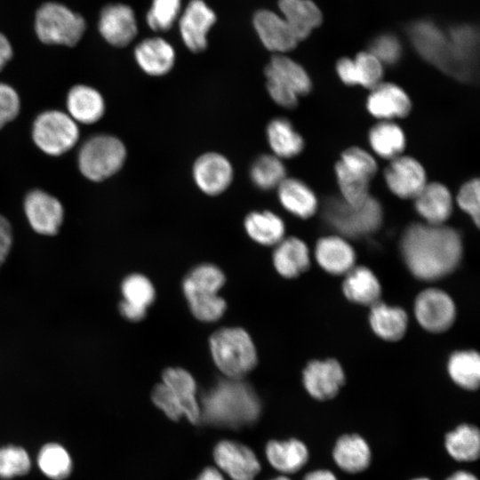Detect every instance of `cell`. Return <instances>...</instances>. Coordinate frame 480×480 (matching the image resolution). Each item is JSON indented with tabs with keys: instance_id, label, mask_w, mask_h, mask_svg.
<instances>
[{
	"instance_id": "6da1fadb",
	"label": "cell",
	"mask_w": 480,
	"mask_h": 480,
	"mask_svg": "<svg viewBox=\"0 0 480 480\" xmlns=\"http://www.w3.org/2000/svg\"><path fill=\"white\" fill-rule=\"evenodd\" d=\"M400 251L416 278L435 281L457 268L462 257V241L457 230L444 224L415 223L403 233Z\"/></svg>"
},
{
	"instance_id": "7a4b0ae2",
	"label": "cell",
	"mask_w": 480,
	"mask_h": 480,
	"mask_svg": "<svg viewBox=\"0 0 480 480\" xmlns=\"http://www.w3.org/2000/svg\"><path fill=\"white\" fill-rule=\"evenodd\" d=\"M199 404L200 420L232 428L255 422L261 409L258 396L243 379L220 380L202 396Z\"/></svg>"
},
{
	"instance_id": "3957f363",
	"label": "cell",
	"mask_w": 480,
	"mask_h": 480,
	"mask_svg": "<svg viewBox=\"0 0 480 480\" xmlns=\"http://www.w3.org/2000/svg\"><path fill=\"white\" fill-rule=\"evenodd\" d=\"M226 278L221 269L210 263L192 268L182 283V290L192 315L202 322H214L224 314L227 304L218 292Z\"/></svg>"
},
{
	"instance_id": "277c9868",
	"label": "cell",
	"mask_w": 480,
	"mask_h": 480,
	"mask_svg": "<svg viewBox=\"0 0 480 480\" xmlns=\"http://www.w3.org/2000/svg\"><path fill=\"white\" fill-rule=\"evenodd\" d=\"M209 343L213 362L226 378L243 379L257 364L254 343L243 328H220L211 335Z\"/></svg>"
},
{
	"instance_id": "5b68a950",
	"label": "cell",
	"mask_w": 480,
	"mask_h": 480,
	"mask_svg": "<svg viewBox=\"0 0 480 480\" xmlns=\"http://www.w3.org/2000/svg\"><path fill=\"white\" fill-rule=\"evenodd\" d=\"M85 30L84 18L62 3L44 2L35 12L34 31L44 44L73 47Z\"/></svg>"
},
{
	"instance_id": "8992f818",
	"label": "cell",
	"mask_w": 480,
	"mask_h": 480,
	"mask_svg": "<svg viewBox=\"0 0 480 480\" xmlns=\"http://www.w3.org/2000/svg\"><path fill=\"white\" fill-rule=\"evenodd\" d=\"M327 225L340 234L357 238L372 234L380 227L383 212L378 200L371 196L360 205H352L342 198L330 197L323 207Z\"/></svg>"
},
{
	"instance_id": "52a82bcc",
	"label": "cell",
	"mask_w": 480,
	"mask_h": 480,
	"mask_svg": "<svg viewBox=\"0 0 480 480\" xmlns=\"http://www.w3.org/2000/svg\"><path fill=\"white\" fill-rule=\"evenodd\" d=\"M126 155V148L120 139L110 134H96L80 147L78 169L86 179L102 181L123 167Z\"/></svg>"
},
{
	"instance_id": "ba28073f",
	"label": "cell",
	"mask_w": 480,
	"mask_h": 480,
	"mask_svg": "<svg viewBox=\"0 0 480 480\" xmlns=\"http://www.w3.org/2000/svg\"><path fill=\"white\" fill-rule=\"evenodd\" d=\"M267 90L279 106L292 108L308 94L311 80L302 66L284 55H274L265 68Z\"/></svg>"
},
{
	"instance_id": "9c48e42d",
	"label": "cell",
	"mask_w": 480,
	"mask_h": 480,
	"mask_svg": "<svg viewBox=\"0 0 480 480\" xmlns=\"http://www.w3.org/2000/svg\"><path fill=\"white\" fill-rule=\"evenodd\" d=\"M68 113L51 109L40 113L33 122L32 139L44 154L61 156L79 140V128Z\"/></svg>"
},
{
	"instance_id": "30bf717a",
	"label": "cell",
	"mask_w": 480,
	"mask_h": 480,
	"mask_svg": "<svg viewBox=\"0 0 480 480\" xmlns=\"http://www.w3.org/2000/svg\"><path fill=\"white\" fill-rule=\"evenodd\" d=\"M447 36L448 57L444 72L460 81H470L477 60V31L472 26L459 25Z\"/></svg>"
},
{
	"instance_id": "8fae6325",
	"label": "cell",
	"mask_w": 480,
	"mask_h": 480,
	"mask_svg": "<svg viewBox=\"0 0 480 480\" xmlns=\"http://www.w3.org/2000/svg\"><path fill=\"white\" fill-rule=\"evenodd\" d=\"M414 314L423 329L438 333L452 326L456 309L453 300L446 292L429 288L422 291L416 297Z\"/></svg>"
},
{
	"instance_id": "7c38bea8",
	"label": "cell",
	"mask_w": 480,
	"mask_h": 480,
	"mask_svg": "<svg viewBox=\"0 0 480 480\" xmlns=\"http://www.w3.org/2000/svg\"><path fill=\"white\" fill-rule=\"evenodd\" d=\"M24 212L31 228L47 236L58 233L64 217L61 203L42 189H34L26 195Z\"/></svg>"
},
{
	"instance_id": "4fadbf2b",
	"label": "cell",
	"mask_w": 480,
	"mask_h": 480,
	"mask_svg": "<svg viewBox=\"0 0 480 480\" xmlns=\"http://www.w3.org/2000/svg\"><path fill=\"white\" fill-rule=\"evenodd\" d=\"M213 458L219 468L233 480H253L260 470L253 451L237 442H219L214 447Z\"/></svg>"
},
{
	"instance_id": "5bb4252c",
	"label": "cell",
	"mask_w": 480,
	"mask_h": 480,
	"mask_svg": "<svg viewBox=\"0 0 480 480\" xmlns=\"http://www.w3.org/2000/svg\"><path fill=\"white\" fill-rule=\"evenodd\" d=\"M192 175L202 192L209 196H218L230 186L234 172L226 156L217 152H207L195 161Z\"/></svg>"
},
{
	"instance_id": "9a60e30c",
	"label": "cell",
	"mask_w": 480,
	"mask_h": 480,
	"mask_svg": "<svg viewBox=\"0 0 480 480\" xmlns=\"http://www.w3.org/2000/svg\"><path fill=\"white\" fill-rule=\"evenodd\" d=\"M303 384L308 393L317 400L334 397L345 381L344 371L335 359L310 361L303 371Z\"/></svg>"
},
{
	"instance_id": "2e32d148",
	"label": "cell",
	"mask_w": 480,
	"mask_h": 480,
	"mask_svg": "<svg viewBox=\"0 0 480 480\" xmlns=\"http://www.w3.org/2000/svg\"><path fill=\"white\" fill-rule=\"evenodd\" d=\"M98 29L103 39L116 47L128 45L137 35V23L132 9L124 4H110L102 8Z\"/></svg>"
},
{
	"instance_id": "e0dca14e",
	"label": "cell",
	"mask_w": 480,
	"mask_h": 480,
	"mask_svg": "<svg viewBox=\"0 0 480 480\" xmlns=\"http://www.w3.org/2000/svg\"><path fill=\"white\" fill-rule=\"evenodd\" d=\"M384 178L388 188L401 198H414L426 185L424 168L410 156L395 157Z\"/></svg>"
},
{
	"instance_id": "ac0fdd59",
	"label": "cell",
	"mask_w": 480,
	"mask_h": 480,
	"mask_svg": "<svg viewBox=\"0 0 480 480\" xmlns=\"http://www.w3.org/2000/svg\"><path fill=\"white\" fill-rule=\"evenodd\" d=\"M409 36L421 57L444 72L448 57V36L438 26L428 20L414 22Z\"/></svg>"
},
{
	"instance_id": "d6986e66",
	"label": "cell",
	"mask_w": 480,
	"mask_h": 480,
	"mask_svg": "<svg viewBox=\"0 0 480 480\" xmlns=\"http://www.w3.org/2000/svg\"><path fill=\"white\" fill-rule=\"evenodd\" d=\"M216 16L203 0H192L180 21V34L186 46L193 52L206 48V36L214 24Z\"/></svg>"
},
{
	"instance_id": "ffe728a7",
	"label": "cell",
	"mask_w": 480,
	"mask_h": 480,
	"mask_svg": "<svg viewBox=\"0 0 480 480\" xmlns=\"http://www.w3.org/2000/svg\"><path fill=\"white\" fill-rule=\"evenodd\" d=\"M162 380L181 408L184 417L193 424L198 423L201 418L200 404L192 375L182 368L169 367L163 372Z\"/></svg>"
},
{
	"instance_id": "44dd1931",
	"label": "cell",
	"mask_w": 480,
	"mask_h": 480,
	"mask_svg": "<svg viewBox=\"0 0 480 480\" xmlns=\"http://www.w3.org/2000/svg\"><path fill=\"white\" fill-rule=\"evenodd\" d=\"M254 27L264 46L275 52L294 49L299 40L284 19L276 13L262 10L254 16Z\"/></svg>"
},
{
	"instance_id": "7402d4cb",
	"label": "cell",
	"mask_w": 480,
	"mask_h": 480,
	"mask_svg": "<svg viewBox=\"0 0 480 480\" xmlns=\"http://www.w3.org/2000/svg\"><path fill=\"white\" fill-rule=\"evenodd\" d=\"M368 111L375 117H404L411 110V100L405 92L391 84H379L372 89L366 101Z\"/></svg>"
},
{
	"instance_id": "603a6c76",
	"label": "cell",
	"mask_w": 480,
	"mask_h": 480,
	"mask_svg": "<svg viewBox=\"0 0 480 480\" xmlns=\"http://www.w3.org/2000/svg\"><path fill=\"white\" fill-rule=\"evenodd\" d=\"M68 115L76 123L92 124L105 113L103 96L95 88L85 85H74L68 92L66 100Z\"/></svg>"
},
{
	"instance_id": "cb8c5ba5",
	"label": "cell",
	"mask_w": 480,
	"mask_h": 480,
	"mask_svg": "<svg viewBox=\"0 0 480 480\" xmlns=\"http://www.w3.org/2000/svg\"><path fill=\"white\" fill-rule=\"evenodd\" d=\"M315 256L319 266L332 275H346L355 267L354 249L338 236L320 238L316 244Z\"/></svg>"
},
{
	"instance_id": "d4e9b609",
	"label": "cell",
	"mask_w": 480,
	"mask_h": 480,
	"mask_svg": "<svg viewBox=\"0 0 480 480\" xmlns=\"http://www.w3.org/2000/svg\"><path fill=\"white\" fill-rule=\"evenodd\" d=\"M134 57L139 67L153 76L167 74L175 62L173 48L160 37L148 38L140 42L134 50Z\"/></svg>"
},
{
	"instance_id": "484cf974",
	"label": "cell",
	"mask_w": 480,
	"mask_h": 480,
	"mask_svg": "<svg viewBox=\"0 0 480 480\" xmlns=\"http://www.w3.org/2000/svg\"><path fill=\"white\" fill-rule=\"evenodd\" d=\"M417 212L431 225H443L452 212V196L443 184H426L414 197Z\"/></svg>"
},
{
	"instance_id": "4316f807",
	"label": "cell",
	"mask_w": 480,
	"mask_h": 480,
	"mask_svg": "<svg viewBox=\"0 0 480 480\" xmlns=\"http://www.w3.org/2000/svg\"><path fill=\"white\" fill-rule=\"evenodd\" d=\"M273 264L277 273L285 278L299 276L310 265L307 244L294 236L283 238L276 244Z\"/></svg>"
},
{
	"instance_id": "83f0119b",
	"label": "cell",
	"mask_w": 480,
	"mask_h": 480,
	"mask_svg": "<svg viewBox=\"0 0 480 480\" xmlns=\"http://www.w3.org/2000/svg\"><path fill=\"white\" fill-rule=\"evenodd\" d=\"M278 6L299 42L322 22V13L311 0H279Z\"/></svg>"
},
{
	"instance_id": "f1b7e54d",
	"label": "cell",
	"mask_w": 480,
	"mask_h": 480,
	"mask_svg": "<svg viewBox=\"0 0 480 480\" xmlns=\"http://www.w3.org/2000/svg\"><path fill=\"white\" fill-rule=\"evenodd\" d=\"M342 291L351 302L371 307L380 301L381 286L371 269L358 266L346 274Z\"/></svg>"
},
{
	"instance_id": "f546056e",
	"label": "cell",
	"mask_w": 480,
	"mask_h": 480,
	"mask_svg": "<svg viewBox=\"0 0 480 480\" xmlns=\"http://www.w3.org/2000/svg\"><path fill=\"white\" fill-rule=\"evenodd\" d=\"M277 196L283 207L292 215L307 219L317 209V199L312 189L295 178H285L276 188Z\"/></svg>"
},
{
	"instance_id": "4dcf8cb0",
	"label": "cell",
	"mask_w": 480,
	"mask_h": 480,
	"mask_svg": "<svg viewBox=\"0 0 480 480\" xmlns=\"http://www.w3.org/2000/svg\"><path fill=\"white\" fill-rule=\"evenodd\" d=\"M369 323L377 336L388 341H396L407 330L408 317L402 308L378 301L371 306Z\"/></svg>"
},
{
	"instance_id": "1f68e13d",
	"label": "cell",
	"mask_w": 480,
	"mask_h": 480,
	"mask_svg": "<svg viewBox=\"0 0 480 480\" xmlns=\"http://www.w3.org/2000/svg\"><path fill=\"white\" fill-rule=\"evenodd\" d=\"M336 464L348 473L355 474L366 469L371 461V450L366 441L358 435L340 436L333 448Z\"/></svg>"
},
{
	"instance_id": "d6a6232c",
	"label": "cell",
	"mask_w": 480,
	"mask_h": 480,
	"mask_svg": "<svg viewBox=\"0 0 480 480\" xmlns=\"http://www.w3.org/2000/svg\"><path fill=\"white\" fill-rule=\"evenodd\" d=\"M266 456L276 470L292 474L299 471L308 460L307 446L300 440H272L267 444Z\"/></svg>"
},
{
	"instance_id": "836d02e7",
	"label": "cell",
	"mask_w": 480,
	"mask_h": 480,
	"mask_svg": "<svg viewBox=\"0 0 480 480\" xmlns=\"http://www.w3.org/2000/svg\"><path fill=\"white\" fill-rule=\"evenodd\" d=\"M267 139L273 155L280 159L296 156L304 148L302 137L285 118H275L268 123Z\"/></svg>"
},
{
	"instance_id": "e575fe53",
	"label": "cell",
	"mask_w": 480,
	"mask_h": 480,
	"mask_svg": "<svg viewBox=\"0 0 480 480\" xmlns=\"http://www.w3.org/2000/svg\"><path fill=\"white\" fill-rule=\"evenodd\" d=\"M244 228L253 241L266 246L277 244L285 230L282 219L270 211L249 213L244 219Z\"/></svg>"
},
{
	"instance_id": "d590c367",
	"label": "cell",
	"mask_w": 480,
	"mask_h": 480,
	"mask_svg": "<svg viewBox=\"0 0 480 480\" xmlns=\"http://www.w3.org/2000/svg\"><path fill=\"white\" fill-rule=\"evenodd\" d=\"M451 379L460 388L475 390L480 382V358L474 350H460L451 355L447 364Z\"/></svg>"
},
{
	"instance_id": "8d00e7d4",
	"label": "cell",
	"mask_w": 480,
	"mask_h": 480,
	"mask_svg": "<svg viewBox=\"0 0 480 480\" xmlns=\"http://www.w3.org/2000/svg\"><path fill=\"white\" fill-rule=\"evenodd\" d=\"M448 453L459 461L476 460L480 453V434L473 425L462 424L445 436Z\"/></svg>"
},
{
	"instance_id": "74e56055",
	"label": "cell",
	"mask_w": 480,
	"mask_h": 480,
	"mask_svg": "<svg viewBox=\"0 0 480 480\" xmlns=\"http://www.w3.org/2000/svg\"><path fill=\"white\" fill-rule=\"evenodd\" d=\"M369 142L377 155L383 158H393L404 148L405 137L398 125L384 121L370 130Z\"/></svg>"
},
{
	"instance_id": "f35d334b",
	"label": "cell",
	"mask_w": 480,
	"mask_h": 480,
	"mask_svg": "<svg viewBox=\"0 0 480 480\" xmlns=\"http://www.w3.org/2000/svg\"><path fill=\"white\" fill-rule=\"evenodd\" d=\"M285 166L275 155H261L250 168V177L253 184L263 190L277 188L286 178Z\"/></svg>"
},
{
	"instance_id": "ab89813d",
	"label": "cell",
	"mask_w": 480,
	"mask_h": 480,
	"mask_svg": "<svg viewBox=\"0 0 480 480\" xmlns=\"http://www.w3.org/2000/svg\"><path fill=\"white\" fill-rule=\"evenodd\" d=\"M41 471L53 480H63L71 472L72 460L67 450L59 444L44 445L37 456Z\"/></svg>"
},
{
	"instance_id": "60d3db41",
	"label": "cell",
	"mask_w": 480,
	"mask_h": 480,
	"mask_svg": "<svg viewBox=\"0 0 480 480\" xmlns=\"http://www.w3.org/2000/svg\"><path fill=\"white\" fill-rule=\"evenodd\" d=\"M335 174L342 199L352 205H360L370 196V180L358 176L337 163Z\"/></svg>"
},
{
	"instance_id": "b9f144b4",
	"label": "cell",
	"mask_w": 480,
	"mask_h": 480,
	"mask_svg": "<svg viewBox=\"0 0 480 480\" xmlns=\"http://www.w3.org/2000/svg\"><path fill=\"white\" fill-rule=\"evenodd\" d=\"M124 300L148 308L156 297L155 288L150 280L141 274H132L126 276L121 285Z\"/></svg>"
},
{
	"instance_id": "7bdbcfd3",
	"label": "cell",
	"mask_w": 480,
	"mask_h": 480,
	"mask_svg": "<svg viewBox=\"0 0 480 480\" xmlns=\"http://www.w3.org/2000/svg\"><path fill=\"white\" fill-rule=\"evenodd\" d=\"M356 84L373 88L383 76L382 63L370 52H359L352 60Z\"/></svg>"
},
{
	"instance_id": "ee69618b",
	"label": "cell",
	"mask_w": 480,
	"mask_h": 480,
	"mask_svg": "<svg viewBox=\"0 0 480 480\" xmlns=\"http://www.w3.org/2000/svg\"><path fill=\"white\" fill-rule=\"evenodd\" d=\"M30 466V458L23 448L14 445L0 448V478L9 479L25 475Z\"/></svg>"
},
{
	"instance_id": "f6af8a7d",
	"label": "cell",
	"mask_w": 480,
	"mask_h": 480,
	"mask_svg": "<svg viewBox=\"0 0 480 480\" xmlns=\"http://www.w3.org/2000/svg\"><path fill=\"white\" fill-rule=\"evenodd\" d=\"M180 9V0H154L147 15L148 26L156 31L169 29Z\"/></svg>"
},
{
	"instance_id": "bcb514c9",
	"label": "cell",
	"mask_w": 480,
	"mask_h": 480,
	"mask_svg": "<svg viewBox=\"0 0 480 480\" xmlns=\"http://www.w3.org/2000/svg\"><path fill=\"white\" fill-rule=\"evenodd\" d=\"M349 172L371 180L377 171L373 157L360 148H349L345 150L338 161Z\"/></svg>"
},
{
	"instance_id": "7dc6e473",
	"label": "cell",
	"mask_w": 480,
	"mask_h": 480,
	"mask_svg": "<svg viewBox=\"0 0 480 480\" xmlns=\"http://www.w3.org/2000/svg\"><path fill=\"white\" fill-rule=\"evenodd\" d=\"M370 52L381 63L392 65L400 60L402 46L397 37L391 34H383L373 39Z\"/></svg>"
},
{
	"instance_id": "c3c4849f",
	"label": "cell",
	"mask_w": 480,
	"mask_h": 480,
	"mask_svg": "<svg viewBox=\"0 0 480 480\" xmlns=\"http://www.w3.org/2000/svg\"><path fill=\"white\" fill-rule=\"evenodd\" d=\"M479 180L473 179L466 182L460 189L457 196V203L474 221L479 225Z\"/></svg>"
},
{
	"instance_id": "681fc988",
	"label": "cell",
	"mask_w": 480,
	"mask_h": 480,
	"mask_svg": "<svg viewBox=\"0 0 480 480\" xmlns=\"http://www.w3.org/2000/svg\"><path fill=\"white\" fill-rule=\"evenodd\" d=\"M20 100L11 85L0 82V129L19 115Z\"/></svg>"
},
{
	"instance_id": "f907efd6",
	"label": "cell",
	"mask_w": 480,
	"mask_h": 480,
	"mask_svg": "<svg viewBox=\"0 0 480 480\" xmlns=\"http://www.w3.org/2000/svg\"><path fill=\"white\" fill-rule=\"evenodd\" d=\"M151 398L156 406L172 420H179L184 417L181 408L163 382L153 388Z\"/></svg>"
},
{
	"instance_id": "816d5d0a",
	"label": "cell",
	"mask_w": 480,
	"mask_h": 480,
	"mask_svg": "<svg viewBox=\"0 0 480 480\" xmlns=\"http://www.w3.org/2000/svg\"><path fill=\"white\" fill-rule=\"evenodd\" d=\"M12 244V231L10 222L0 214V267L4 262Z\"/></svg>"
},
{
	"instance_id": "f5cc1de1",
	"label": "cell",
	"mask_w": 480,
	"mask_h": 480,
	"mask_svg": "<svg viewBox=\"0 0 480 480\" xmlns=\"http://www.w3.org/2000/svg\"><path fill=\"white\" fill-rule=\"evenodd\" d=\"M118 308L121 315L132 322H139L147 315L146 308L130 304L124 300L119 303Z\"/></svg>"
},
{
	"instance_id": "db71d44e",
	"label": "cell",
	"mask_w": 480,
	"mask_h": 480,
	"mask_svg": "<svg viewBox=\"0 0 480 480\" xmlns=\"http://www.w3.org/2000/svg\"><path fill=\"white\" fill-rule=\"evenodd\" d=\"M13 49L7 36L0 32V71L12 60Z\"/></svg>"
},
{
	"instance_id": "11a10c76",
	"label": "cell",
	"mask_w": 480,
	"mask_h": 480,
	"mask_svg": "<svg viewBox=\"0 0 480 480\" xmlns=\"http://www.w3.org/2000/svg\"><path fill=\"white\" fill-rule=\"evenodd\" d=\"M303 480H338L332 472L320 469L307 474Z\"/></svg>"
},
{
	"instance_id": "9f6ffc18",
	"label": "cell",
	"mask_w": 480,
	"mask_h": 480,
	"mask_svg": "<svg viewBox=\"0 0 480 480\" xmlns=\"http://www.w3.org/2000/svg\"><path fill=\"white\" fill-rule=\"evenodd\" d=\"M195 480H225L220 471L212 467L205 468Z\"/></svg>"
},
{
	"instance_id": "6f0895ef",
	"label": "cell",
	"mask_w": 480,
	"mask_h": 480,
	"mask_svg": "<svg viewBox=\"0 0 480 480\" xmlns=\"http://www.w3.org/2000/svg\"><path fill=\"white\" fill-rule=\"evenodd\" d=\"M446 480H478L473 474L467 471H458L449 476Z\"/></svg>"
},
{
	"instance_id": "680465c9",
	"label": "cell",
	"mask_w": 480,
	"mask_h": 480,
	"mask_svg": "<svg viewBox=\"0 0 480 480\" xmlns=\"http://www.w3.org/2000/svg\"><path fill=\"white\" fill-rule=\"evenodd\" d=\"M271 480H290V479L285 477V476H278V477L271 479Z\"/></svg>"
},
{
	"instance_id": "91938a15",
	"label": "cell",
	"mask_w": 480,
	"mask_h": 480,
	"mask_svg": "<svg viewBox=\"0 0 480 480\" xmlns=\"http://www.w3.org/2000/svg\"><path fill=\"white\" fill-rule=\"evenodd\" d=\"M413 480H429V479L424 478V477H420V478H416V479H413Z\"/></svg>"
}]
</instances>
